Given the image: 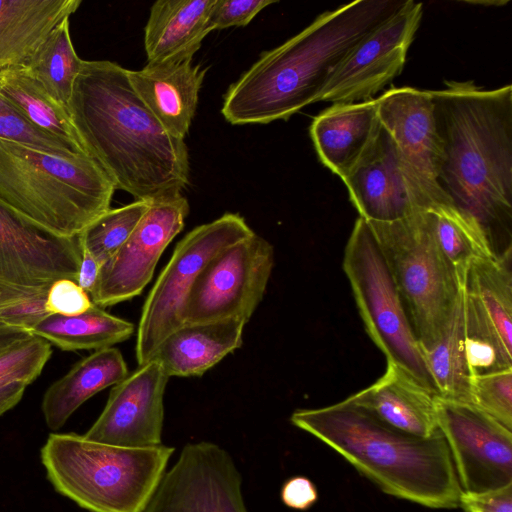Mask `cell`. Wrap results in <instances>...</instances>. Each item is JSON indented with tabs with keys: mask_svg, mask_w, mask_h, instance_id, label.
I'll use <instances>...</instances> for the list:
<instances>
[{
	"mask_svg": "<svg viewBox=\"0 0 512 512\" xmlns=\"http://www.w3.org/2000/svg\"><path fill=\"white\" fill-rule=\"evenodd\" d=\"M84 152L116 189L153 202L189 183L184 139L169 133L133 89L128 70L83 60L67 105Z\"/></svg>",
	"mask_w": 512,
	"mask_h": 512,
	"instance_id": "6da1fadb",
	"label": "cell"
},
{
	"mask_svg": "<svg viewBox=\"0 0 512 512\" xmlns=\"http://www.w3.org/2000/svg\"><path fill=\"white\" fill-rule=\"evenodd\" d=\"M444 84L430 91L442 144L437 184L498 256L512 249V86Z\"/></svg>",
	"mask_w": 512,
	"mask_h": 512,
	"instance_id": "7a4b0ae2",
	"label": "cell"
},
{
	"mask_svg": "<svg viewBox=\"0 0 512 512\" xmlns=\"http://www.w3.org/2000/svg\"><path fill=\"white\" fill-rule=\"evenodd\" d=\"M406 0H356L320 14L301 32L259 59L224 95L231 124L288 119L319 102L327 83L354 48Z\"/></svg>",
	"mask_w": 512,
	"mask_h": 512,
	"instance_id": "3957f363",
	"label": "cell"
},
{
	"mask_svg": "<svg viewBox=\"0 0 512 512\" xmlns=\"http://www.w3.org/2000/svg\"><path fill=\"white\" fill-rule=\"evenodd\" d=\"M291 423L338 452L383 492L434 509L459 507L462 493L447 442L396 430L346 399L295 410Z\"/></svg>",
	"mask_w": 512,
	"mask_h": 512,
	"instance_id": "277c9868",
	"label": "cell"
},
{
	"mask_svg": "<svg viewBox=\"0 0 512 512\" xmlns=\"http://www.w3.org/2000/svg\"><path fill=\"white\" fill-rule=\"evenodd\" d=\"M115 186L87 154L63 157L0 139V201L61 237L110 209Z\"/></svg>",
	"mask_w": 512,
	"mask_h": 512,
	"instance_id": "5b68a950",
	"label": "cell"
},
{
	"mask_svg": "<svg viewBox=\"0 0 512 512\" xmlns=\"http://www.w3.org/2000/svg\"><path fill=\"white\" fill-rule=\"evenodd\" d=\"M175 448L121 447L75 433H51L41 449L60 494L90 512H143Z\"/></svg>",
	"mask_w": 512,
	"mask_h": 512,
	"instance_id": "8992f818",
	"label": "cell"
},
{
	"mask_svg": "<svg viewBox=\"0 0 512 512\" xmlns=\"http://www.w3.org/2000/svg\"><path fill=\"white\" fill-rule=\"evenodd\" d=\"M390 268L423 351L441 338L462 279L440 250L426 210L392 223H368Z\"/></svg>",
	"mask_w": 512,
	"mask_h": 512,
	"instance_id": "52a82bcc",
	"label": "cell"
},
{
	"mask_svg": "<svg viewBox=\"0 0 512 512\" xmlns=\"http://www.w3.org/2000/svg\"><path fill=\"white\" fill-rule=\"evenodd\" d=\"M343 270L365 330L387 362L408 371L436 393L390 268L371 228L361 217L347 240Z\"/></svg>",
	"mask_w": 512,
	"mask_h": 512,
	"instance_id": "ba28073f",
	"label": "cell"
},
{
	"mask_svg": "<svg viewBox=\"0 0 512 512\" xmlns=\"http://www.w3.org/2000/svg\"><path fill=\"white\" fill-rule=\"evenodd\" d=\"M252 234L240 214L225 213L195 227L177 243L143 305L135 346L139 366L150 361L164 339L183 325L186 299L207 263L225 247Z\"/></svg>",
	"mask_w": 512,
	"mask_h": 512,
	"instance_id": "9c48e42d",
	"label": "cell"
},
{
	"mask_svg": "<svg viewBox=\"0 0 512 512\" xmlns=\"http://www.w3.org/2000/svg\"><path fill=\"white\" fill-rule=\"evenodd\" d=\"M273 265V246L255 233L225 247L194 282L183 325L228 318L247 323L263 298Z\"/></svg>",
	"mask_w": 512,
	"mask_h": 512,
	"instance_id": "30bf717a",
	"label": "cell"
},
{
	"mask_svg": "<svg viewBox=\"0 0 512 512\" xmlns=\"http://www.w3.org/2000/svg\"><path fill=\"white\" fill-rule=\"evenodd\" d=\"M381 125L392 137L408 184L423 210L452 205L437 184L442 160L430 91L393 87L377 98Z\"/></svg>",
	"mask_w": 512,
	"mask_h": 512,
	"instance_id": "8fae6325",
	"label": "cell"
},
{
	"mask_svg": "<svg viewBox=\"0 0 512 512\" xmlns=\"http://www.w3.org/2000/svg\"><path fill=\"white\" fill-rule=\"evenodd\" d=\"M437 416L462 492L512 485V430L472 404L440 397Z\"/></svg>",
	"mask_w": 512,
	"mask_h": 512,
	"instance_id": "7c38bea8",
	"label": "cell"
},
{
	"mask_svg": "<svg viewBox=\"0 0 512 512\" xmlns=\"http://www.w3.org/2000/svg\"><path fill=\"white\" fill-rule=\"evenodd\" d=\"M143 512H248L241 474L219 445L186 444Z\"/></svg>",
	"mask_w": 512,
	"mask_h": 512,
	"instance_id": "4fadbf2b",
	"label": "cell"
},
{
	"mask_svg": "<svg viewBox=\"0 0 512 512\" xmlns=\"http://www.w3.org/2000/svg\"><path fill=\"white\" fill-rule=\"evenodd\" d=\"M188 213V201L181 194L150 202L129 238L101 266L92 302L104 308L138 296L164 250L182 231Z\"/></svg>",
	"mask_w": 512,
	"mask_h": 512,
	"instance_id": "5bb4252c",
	"label": "cell"
},
{
	"mask_svg": "<svg viewBox=\"0 0 512 512\" xmlns=\"http://www.w3.org/2000/svg\"><path fill=\"white\" fill-rule=\"evenodd\" d=\"M422 15L421 2L406 0L354 48L327 83L319 101L354 103L372 99L401 73Z\"/></svg>",
	"mask_w": 512,
	"mask_h": 512,
	"instance_id": "9a60e30c",
	"label": "cell"
},
{
	"mask_svg": "<svg viewBox=\"0 0 512 512\" xmlns=\"http://www.w3.org/2000/svg\"><path fill=\"white\" fill-rule=\"evenodd\" d=\"M169 376L151 359L128 374L110 391L106 405L83 435L85 438L121 447H151L162 444L164 393Z\"/></svg>",
	"mask_w": 512,
	"mask_h": 512,
	"instance_id": "2e32d148",
	"label": "cell"
},
{
	"mask_svg": "<svg viewBox=\"0 0 512 512\" xmlns=\"http://www.w3.org/2000/svg\"><path fill=\"white\" fill-rule=\"evenodd\" d=\"M80 261L78 236L55 235L0 201V279L26 286L77 282Z\"/></svg>",
	"mask_w": 512,
	"mask_h": 512,
	"instance_id": "e0dca14e",
	"label": "cell"
},
{
	"mask_svg": "<svg viewBox=\"0 0 512 512\" xmlns=\"http://www.w3.org/2000/svg\"><path fill=\"white\" fill-rule=\"evenodd\" d=\"M342 181L359 217L367 223H392L423 210L404 175L394 141L382 125Z\"/></svg>",
	"mask_w": 512,
	"mask_h": 512,
	"instance_id": "ac0fdd59",
	"label": "cell"
},
{
	"mask_svg": "<svg viewBox=\"0 0 512 512\" xmlns=\"http://www.w3.org/2000/svg\"><path fill=\"white\" fill-rule=\"evenodd\" d=\"M437 398L408 371L387 362L380 378L346 400L396 430L428 438L439 431Z\"/></svg>",
	"mask_w": 512,
	"mask_h": 512,
	"instance_id": "d6986e66",
	"label": "cell"
},
{
	"mask_svg": "<svg viewBox=\"0 0 512 512\" xmlns=\"http://www.w3.org/2000/svg\"><path fill=\"white\" fill-rule=\"evenodd\" d=\"M206 73L192 59L147 64L128 70L130 83L152 114L172 135L184 139L196 112Z\"/></svg>",
	"mask_w": 512,
	"mask_h": 512,
	"instance_id": "ffe728a7",
	"label": "cell"
},
{
	"mask_svg": "<svg viewBox=\"0 0 512 512\" xmlns=\"http://www.w3.org/2000/svg\"><path fill=\"white\" fill-rule=\"evenodd\" d=\"M380 127L377 99L334 103L314 118L310 135L320 161L343 180Z\"/></svg>",
	"mask_w": 512,
	"mask_h": 512,
	"instance_id": "44dd1931",
	"label": "cell"
},
{
	"mask_svg": "<svg viewBox=\"0 0 512 512\" xmlns=\"http://www.w3.org/2000/svg\"><path fill=\"white\" fill-rule=\"evenodd\" d=\"M215 0H158L144 33L149 64L192 59L212 31L210 14Z\"/></svg>",
	"mask_w": 512,
	"mask_h": 512,
	"instance_id": "7402d4cb",
	"label": "cell"
},
{
	"mask_svg": "<svg viewBox=\"0 0 512 512\" xmlns=\"http://www.w3.org/2000/svg\"><path fill=\"white\" fill-rule=\"evenodd\" d=\"M245 325L236 318L184 324L164 339L152 359L169 377L201 376L242 345Z\"/></svg>",
	"mask_w": 512,
	"mask_h": 512,
	"instance_id": "603a6c76",
	"label": "cell"
},
{
	"mask_svg": "<svg viewBox=\"0 0 512 512\" xmlns=\"http://www.w3.org/2000/svg\"><path fill=\"white\" fill-rule=\"evenodd\" d=\"M128 374L122 353L114 347L81 359L46 390L41 404L46 425L53 431L60 429L85 401Z\"/></svg>",
	"mask_w": 512,
	"mask_h": 512,
	"instance_id": "cb8c5ba5",
	"label": "cell"
},
{
	"mask_svg": "<svg viewBox=\"0 0 512 512\" xmlns=\"http://www.w3.org/2000/svg\"><path fill=\"white\" fill-rule=\"evenodd\" d=\"M81 0H0V69L22 65Z\"/></svg>",
	"mask_w": 512,
	"mask_h": 512,
	"instance_id": "d4e9b609",
	"label": "cell"
},
{
	"mask_svg": "<svg viewBox=\"0 0 512 512\" xmlns=\"http://www.w3.org/2000/svg\"><path fill=\"white\" fill-rule=\"evenodd\" d=\"M134 330L133 323L93 304L77 315L48 314L30 332L64 351H96L126 341Z\"/></svg>",
	"mask_w": 512,
	"mask_h": 512,
	"instance_id": "484cf974",
	"label": "cell"
},
{
	"mask_svg": "<svg viewBox=\"0 0 512 512\" xmlns=\"http://www.w3.org/2000/svg\"><path fill=\"white\" fill-rule=\"evenodd\" d=\"M423 356L438 397L471 404L473 376L465 346L462 285L441 338Z\"/></svg>",
	"mask_w": 512,
	"mask_h": 512,
	"instance_id": "4316f807",
	"label": "cell"
},
{
	"mask_svg": "<svg viewBox=\"0 0 512 512\" xmlns=\"http://www.w3.org/2000/svg\"><path fill=\"white\" fill-rule=\"evenodd\" d=\"M0 94L32 124L72 142L84 152L67 108L57 102L23 64L0 69Z\"/></svg>",
	"mask_w": 512,
	"mask_h": 512,
	"instance_id": "83f0119b",
	"label": "cell"
},
{
	"mask_svg": "<svg viewBox=\"0 0 512 512\" xmlns=\"http://www.w3.org/2000/svg\"><path fill=\"white\" fill-rule=\"evenodd\" d=\"M82 61L71 40L69 19H65L23 65L57 102L67 108Z\"/></svg>",
	"mask_w": 512,
	"mask_h": 512,
	"instance_id": "f1b7e54d",
	"label": "cell"
},
{
	"mask_svg": "<svg viewBox=\"0 0 512 512\" xmlns=\"http://www.w3.org/2000/svg\"><path fill=\"white\" fill-rule=\"evenodd\" d=\"M426 212L440 250L462 280L472 261L496 256L481 230L453 205H438Z\"/></svg>",
	"mask_w": 512,
	"mask_h": 512,
	"instance_id": "f546056e",
	"label": "cell"
},
{
	"mask_svg": "<svg viewBox=\"0 0 512 512\" xmlns=\"http://www.w3.org/2000/svg\"><path fill=\"white\" fill-rule=\"evenodd\" d=\"M149 205L150 202L136 200L108 209L78 235L80 246L103 265L129 238Z\"/></svg>",
	"mask_w": 512,
	"mask_h": 512,
	"instance_id": "4dcf8cb0",
	"label": "cell"
},
{
	"mask_svg": "<svg viewBox=\"0 0 512 512\" xmlns=\"http://www.w3.org/2000/svg\"><path fill=\"white\" fill-rule=\"evenodd\" d=\"M0 139L63 157L86 154L72 142L47 133L32 124L2 94H0Z\"/></svg>",
	"mask_w": 512,
	"mask_h": 512,
	"instance_id": "1f68e13d",
	"label": "cell"
},
{
	"mask_svg": "<svg viewBox=\"0 0 512 512\" xmlns=\"http://www.w3.org/2000/svg\"><path fill=\"white\" fill-rule=\"evenodd\" d=\"M50 285L26 286L0 279V326L30 332L49 314L45 302Z\"/></svg>",
	"mask_w": 512,
	"mask_h": 512,
	"instance_id": "d6a6232c",
	"label": "cell"
},
{
	"mask_svg": "<svg viewBox=\"0 0 512 512\" xmlns=\"http://www.w3.org/2000/svg\"><path fill=\"white\" fill-rule=\"evenodd\" d=\"M471 404L512 430V368L473 377Z\"/></svg>",
	"mask_w": 512,
	"mask_h": 512,
	"instance_id": "836d02e7",
	"label": "cell"
},
{
	"mask_svg": "<svg viewBox=\"0 0 512 512\" xmlns=\"http://www.w3.org/2000/svg\"><path fill=\"white\" fill-rule=\"evenodd\" d=\"M52 354L51 344L37 336L0 355V383L31 384L41 374Z\"/></svg>",
	"mask_w": 512,
	"mask_h": 512,
	"instance_id": "e575fe53",
	"label": "cell"
},
{
	"mask_svg": "<svg viewBox=\"0 0 512 512\" xmlns=\"http://www.w3.org/2000/svg\"><path fill=\"white\" fill-rule=\"evenodd\" d=\"M93 304L90 295L76 281L61 278L49 286L45 308L49 314L72 316L84 313Z\"/></svg>",
	"mask_w": 512,
	"mask_h": 512,
	"instance_id": "d590c367",
	"label": "cell"
},
{
	"mask_svg": "<svg viewBox=\"0 0 512 512\" xmlns=\"http://www.w3.org/2000/svg\"><path fill=\"white\" fill-rule=\"evenodd\" d=\"M274 0H215L210 14L212 31L246 26Z\"/></svg>",
	"mask_w": 512,
	"mask_h": 512,
	"instance_id": "8d00e7d4",
	"label": "cell"
},
{
	"mask_svg": "<svg viewBox=\"0 0 512 512\" xmlns=\"http://www.w3.org/2000/svg\"><path fill=\"white\" fill-rule=\"evenodd\" d=\"M464 512H512V485L484 493H461Z\"/></svg>",
	"mask_w": 512,
	"mask_h": 512,
	"instance_id": "74e56055",
	"label": "cell"
},
{
	"mask_svg": "<svg viewBox=\"0 0 512 512\" xmlns=\"http://www.w3.org/2000/svg\"><path fill=\"white\" fill-rule=\"evenodd\" d=\"M281 501L284 505L295 510H307L318 499L314 483L305 476H294L282 485Z\"/></svg>",
	"mask_w": 512,
	"mask_h": 512,
	"instance_id": "f35d334b",
	"label": "cell"
},
{
	"mask_svg": "<svg viewBox=\"0 0 512 512\" xmlns=\"http://www.w3.org/2000/svg\"><path fill=\"white\" fill-rule=\"evenodd\" d=\"M102 264L99 263L86 249L81 247L77 283L89 295L92 293L100 273Z\"/></svg>",
	"mask_w": 512,
	"mask_h": 512,
	"instance_id": "ab89813d",
	"label": "cell"
},
{
	"mask_svg": "<svg viewBox=\"0 0 512 512\" xmlns=\"http://www.w3.org/2000/svg\"><path fill=\"white\" fill-rule=\"evenodd\" d=\"M27 386L28 384L22 381L0 383V415L18 404Z\"/></svg>",
	"mask_w": 512,
	"mask_h": 512,
	"instance_id": "60d3db41",
	"label": "cell"
},
{
	"mask_svg": "<svg viewBox=\"0 0 512 512\" xmlns=\"http://www.w3.org/2000/svg\"><path fill=\"white\" fill-rule=\"evenodd\" d=\"M34 336L29 331L9 326H0V355Z\"/></svg>",
	"mask_w": 512,
	"mask_h": 512,
	"instance_id": "b9f144b4",
	"label": "cell"
}]
</instances>
